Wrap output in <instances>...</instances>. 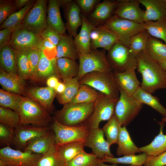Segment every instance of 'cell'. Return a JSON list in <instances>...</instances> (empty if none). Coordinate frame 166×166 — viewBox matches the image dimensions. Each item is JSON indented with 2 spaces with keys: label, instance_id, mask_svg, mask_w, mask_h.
<instances>
[{
  "label": "cell",
  "instance_id": "f5cc1de1",
  "mask_svg": "<svg viewBox=\"0 0 166 166\" xmlns=\"http://www.w3.org/2000/svg\"><path fill=\"white\" fill-rule=\"evenodd\" d=\"M144 166H166V151L156 156H148Z\"/></svg>",
  "mask_w": 166,
  "mask_h": 166
},
{
  "label": "cell",
  "instance_id": "3957f363",
  "mask_svg": "<svg viewBox=\"0 0 166 166\" xmlns=\"http://www.w3.org/2000/svg\"><path fill=\"white\" fill-rule=\"evenodd\" d=\"M94 103H68L63 105L61 109L56 112L54 119L59 123L66 125H82L92 114Z\"/></svg>",
  "mask_w": 166,
  "mask_h": 166
},
{
  "label": "cell",
  "instance_id": "db71d44e",
  "mask_svg": "<svg viewBox=\"0 0 166 166\" xmlns=\"http://www.w3.org/2000/svg\"><path fill=\"white\" fill-rule=\"evenodd\" d=\"M75 2L79 6L85 15L89 14L99 3V0H76Z\"/></svg>",
  "mask_w": 166,
  "mask_h": 166
},
{
  "label": "cell",
  "instance_id": "bcb514c9",
  "mask_svg": "<svg viewBox=\"0 0 166 166\" xmlns=\"http://www.w3.org/2000/svg\"><path fill=\"white\" fill-rule=\"evenodd\" d=\"M23 97L21 95L11 93L0 89V105L17 112Z\"/></svg>",
  "mask_w": 166,
  "mask_h": 166
},
{
  "label": "cell",
  "instance_id": "f6af8a7d",
  "mask_svg": "<svg viewBox=\"0 0 166 166\" xmlns=\"http://www.w3.org/2000/svg\"><path fill=\"white\" fill-rule=\"evenodd\" d=\"M150 36L145 29L134 35L132 38L129 46L131 52L137 55L140 52L145 50Z\"/></svg>",
  "mask_w": 166,
  "mask_h": 166
},
{
  "label": "cell",
  "instance_id": "d6986e66",
  "mask_svg": "<svg viewBox=\"0 0 166 166\" xmlns=\"http://www.w3.org/2000/svg\"><path fill=\"white\" fill-rule=\"evenodd\" d=\"M118 0H105L99 3L90 14L89 20L96 27L103 25L114 14Z\"/></svg>",
  "mask_w": 166,
  "mask_h": 166
},
{
  "label": "cell",
  "instance_id": "f1b7e54d",
  "mask_svg": "<svg viewBox=\"0 0 166 166\" xmlns=\"http://www.w3.org/2000/svg\"><path fill=\"white\" fill-rule=\"evenodd\" d=\"M160 125L159 133L148 144L139 148L140 152L145 153L148 156H156L166 151V135L163 132L165 123H159Z\"/></svg>",
  "mask_w": 166,
  "mask_h": 166
},
{
  "label": "cell",
  "instance_id": "f35d334b",
  "mask_svg": "<svg viewBox=\"0 0 166 166\" xmlns=\"http://www.w3.org/2000/svg\"><path fill=\"white\" fill-rule=\"evenodd\" d=\"M99 93V92L89 85L80 84L76 95L68 103L75 104L94 102Z\"/></svg>",
  "mask_w": 166,
  "mask_h": 166
},
{
  "label": "cell",
  "instance_id": "c3c4849f",
  "mask_svg": "<svg viewBox=\"0 0 166 166\" xmlns=\"http://www.w3.org/2000/svg\"><path fill=\"white\" fill-rule=\"evenodd\" d=\"M41 50L38 48L28 50V57L30 73V79L37 81V72L38 65Z\"/></svg>",
  "mask_w": 166,
  "mask_h": 166
},
{
  "label": "cell",
  "instance_id": "9f6ffc18",
  "mask_svg": "<svg viewBox=\"0 0 166 166\" xmlns=\"http://www.w3.org/2000/svg\"><path fill=\"white\" fill-rule=\"evenodd\" d=\"M58 77L56 76H52L48 78L46 81L47 86L54 89L59 82Z\"/></svg>",
  "mask_w": 166,
  "mask_h": 166
},
{
  "label": "cell",
  "instance_id": "4dcf8cb0",
  "mask_svg": "<svg viewBox=\"0 0 166 166\" xmlns=\"http://www.w3.org/2000/svg\"><path fill=\"white\" fill-rule=\"evenodd\" d=\"M16 56V50L10 45H6L0 48V68L7 73L18 74Z\"/></svg>",
  "mask_w": 166,
  "mask_h": 166
},
{
  "label": "cell",
  "instance_id": "7402d4cb",
  "mask_svg": "<svg viewBox=\"0 0 166 166\" xmlns=\"http://www.w3.org/2000/svg\"><path fill=\"white\" fill-rule=\"evenodd\" d=\"M47 7V24L48 26L58 33H65L66 29L60 12L61 0H49Z\"/></svg>",
  "mask_w": 166,
  "mask_h": 166
},
{
  "label": "cell",
  "instance_id": "9a60e30c",
  "mask_svg": "<svg viewBox=\"0 0 166 166\" xmlns=\"http://www.w3.org/2000/svg\"><path fill=\"white\" fill-rule=\"evenodd\" d=\"M85 146L91 148L92 152L101 160L107 156L114 157L110 151V146L105 138L102 128L89 130L85 140Z\"/></svg>",
  "mask_w": 166,
  "mask_h": 166
},
{
  "label": "cell",
  "instance_id": "680465c9",
  "mask_svg": "<svg viewBox=\"0 0 166 166\" xmlns=\"http://www.w3.org/2000/svg\"><path fill=\"white\" fill-rule=\"evenodd\" d=\"M65 89V85L63 82L59 81L57 87L54 89L57 94H61L63 93Z\"/></svg>",
  "mask_w": 166,
  "mask_h": 166
},
{
  "label": "cell",
  "instance_id": "816d5d0a",
  "mask_svg": "<svg viewBox=\"0 0 166 166\" xmlns=\"http://www.w3.org/2000/svg\"><path fill=\"white\" fill-rule=\"evenodd\" d=\"M62 34L58 33L47 26L39 35L43 39L49 41L56 46Z\"/></svg>",
  "mask_w": 166,
  "mask_h": 166
},
{
  "label": "cell",
  "instance_id": "f546056e",
  "mask_svg": "<svg viewBox=\"0 0 166 166\" xmlns=\"http://www.w3.org/2000/svg\"><path fill=\"white\" fill-rule=\"evenodd\" d=\"M117 144V154L119 156L135 155L139 148L132 140L125 126L121 127Z\"/></svg>",
  "mask_w": 166,
  "mask_h": 166
},
{
  "label": "cell",
  "instance_id": "2e32d148",
  "mask_svg": "<svg viewBox=\"0 0 166 166\" xmlns=\"http://www.w3.org/2000/svg\"><path fill=\"white\" fill-rule=\"evenodd\" d=\"M140 4L139 0H119L113 14L122 19L143 24L145 11L140 8Z\"/></svg>",
  "mask_w": 166,
  "mask_h": 166
},
{
  "label": "cell",
  "instance_id": "f907efd6",
  "mask_svg": "<svg viewBox=\"0 0 166 166\" xmlns=\"http://www.w3.org/2000/svg\"><path fill=\"white\" fill-rule=\"evenodd\" d=\"M15 128L0 123V145L2 147L13 145Z\"/></svg>",
  "mask_w": 166,
  "mask_h": 166
},
{
  "label": "cell",
  "instance_id": "7c38bea8",
  "mask_svg": "<svg viewBox=\"0 0 166 166\" xmlns=\"http://www.w3.org/2000/svg\"><path fill=\"white\" fill-rule=\"evenodd\" d=\"M42 155L15 149L10 146L0 149V160L10 166H36Z\"/></svg>",
  "mask_w": 166,
  "mask_h": 166
},
{
  "label": "cell",
  "instance_id": "74e56055",
  "mask_svg": "<svg viewBox=\"0 0 166 166\" xmlns=\"http://www.w3.org/2000/svg\"><path fill=\"white\" fill-rule=\"evenodd\" d=\"M58 152L55 144L45 154L43 155L37 162L36 166H67Z\"/></svg>",
  "mask_w": 166,
  "mask_h": 166
},
{
  "label": "cell",
  "instance_id": "b9f144b4",
  "mask_svg": "<svg viewBox=\"0 0 166 166\" xmlns=\"http://www.w3.org/2000/svg\"><path fill=\"white\" fill-rule=\"evenodd\" d=\"M146 50L156 60L166 61V44L150 36Z\"/></svg>",
  "mask_w": 166,
  "mask_h": 166
},
{
  "label": "cell",
  "instance_id": "ba28073f",
  "mask_svg": "<svg viewBox=\"0 0 166 166\" xmlns=\"http://www.w3.org/2000/svg\"><path fill=\"white\" fill-rule=\"evenodd\" d=\"M119 90L120 96L115 105L114 114L121 127H126L137 116L143 104L139 102L132 96H128Z\"/></svg>",
  "mask_w": 166,
  "mask_h": 166
},
{
  "label": "cell",
  "instance_id": "52a82bcc",
  "mask_svg": "<svg viewBox=\"0 0 166 166\" xmlns=\"http://www.w3.org/2000/svg\"><path fill=\"white\" fill-rule=\"evenodd\" d=\"M119 98L111 97L99 92L94 102L93 113L83 125L89 130L99 128L101 121L109 120L114 114Z\"/></svg>",
  "mask_w": 166,
  "mask_h": 166
},
{
  "label": "cell",
  "instance_id": "4316f807",
  "mask_svg": "<svg viewBox=\"0 0 166 166\" xmlns=\"http://www.w3.org/2000/svg\"><path fill=\"white\" fill-rule=\"evenodd\" d=\"M56 59L62 57L76 60L79 59L78 53L74 39L69 34L65 33L56 46Z\"/></svg>",
  "mask_w": 166,
  "mask_h": 166
},
{
  "label": "cell",
  "instance_id": "e7e4bbea",
  "mask_svg": "<svg viewBox=\"0 0 166 166\" xmlns=\"http://www.w3.org/2000/svg\"><path fill=\"white\" fill-rule=\"evenodd\" d=\"M165 1H166V0H165Z\"/></svg>",
  "mask_w": 166,
  "mask_h": 166
},
{
  "label": "cell",
  "instance_id": "6125c7cd",
  "mask_svg": "<svg viewBox=\"0 0 166 166\" xmlns=\"http://www.w3.org/2000/svg\"><path fill=\"white\" fill-rule=\"evenodd\" d=\"M161 121L164 122H166V117H163L162 119L161 120Z\"/></svg>",
  "mask_w": 166,
  "mask_h": 166
},
{
  "label": "cell",
  "instance_id": "e0dca14e",
  "mask_svg": "<svg viewBox=\"0 0 166 166\" xmlns=\"http://www.w3.org/2000/svg\"><path fill=\"white\" fill-rule=\"evenodd\" d=\"M136 68L137 61L124 72H113L115 79L119 89L129 96L133 95L141 84L136 74L135 69Z\"/></svg>",
  "mask_w": 166,
  "mask_h": 166
},
{
  "label": "cell",
  "instance_id": "836d02e7",
  "mask_svg": "<svg viewBox=\"0 0 166 166\" xmlns=\"http://www.w3.org/2000/svg\"><path fill=\"white\" fill-rule=\"evenodd\" d=\"M56 146L60 154L67 164L84 151L85 140L73 141Z\"/></svg>",
  "mask_w": 166,
  "mask_h": 166
},
{
  "label": "cell",
  "instance_id": "d6a6232c",
  "mask_svg": "<svg viewBox=\"0 0 166 166\" xmlns=\"http://www.w3.org/2000/svg\"><path fill=\"white\" fill-rule=\"evenodd\" d=\"M57 67L59 78L62 79L77 77L79 63L76 60L62 57L57 59Z\"/></svg>",
  "mask_w": 166,
  "mask_h": 166
},
{
  "label": "cell",
  "instance_id": "681fc988",
  "mask_svg": "<svg viewBox=\"0 0 166 166\" xmlns=\"http://www.w3.org/2000/svg\"><path fill=\"white\" fill-rule=\"evenodd\" d=\"M17 10L15 0H0V24Z\"/></svg>",
  "mask_w": 166,
  "mask_h": 166
},
{
  "label": "cell",
  "instance_id": "be15d7a7",
  "mask_svg": "<svg viewBox=\"0 0 166 166\" xmlns=\"http://www.w3.org/2000/svg\"></svg>",
  "mask_w": 166,
  "mask_h": 166
},
{
  "label": "cell",
  "instance_id": "8fae6325",
  "mask_svg": "<svg viewBox=\"0 0 166 166\" xmlns=\"http://www.w3.org/2000/svg\"><path fill=\"white\" fill-rule=\"evenodd\" d=\"M136 55L128 47L118 42L108 51L107 57L112 70L121 72L137 61Z\"/></svg>",
  "mask_w": 166,
  "mask_h": 166
},
{
  "label": "cell",
  "instance_id": "7dc6e473",
  "mask_svg": "<svg viewBox=\"0 0 166 166\" xmlns=\"http://www.w3.org/2000/svg\"><path fill=\"white\" fill-rule=\"evenodd\" d=\"M0 123L14 128L20 125V117L17 112L0 106Z\"/></svg>",
  "mask_w": 166,
  "mask_h": 166
},
{
  "label": "cell",
  "instance_id": "ac0fdd59",
  "mask_svg": "<svg viewBox=\"0 0 166 166\" xmlns=\"http://www.w3.org/2000/svg\"><path fill=\"white\" fill-rule=\"evenodd\" d=\"M57 94L55 89L48 86L31 87L25 90L27 97L39 104L49 113L53 109V102Z\"/></svg>",
  "mask_w": 166,
  "mask_h": 166
},
{
  "label": "cell",
  "instance_id": "5b68a950",
  "mask_svg": "<svg viewBox=\"0 0 166 166\" xmlns=\"http://www.w3.org/2000/svg\"><path fill=\"white\" fill-rule=\"evenodd\" d=\"M79 70L77 77L79 81L86 74L93 72L112 71L106 55V50L91 49L88 53H79Z\"/></svg>",
  "mask_w": 166,
  "mask_h": 166
},
{
  "label": "cell",
  "instance_id": "8d00e7d4",
  "mask_svg": "<svg viewBox=\"0 0 166 166\" xmlns=\"http://www.w3.org/2000/svg\"><path fill=\"white\" fill-rule=\"evenodd\" d=\"M36 1L35 0H30L24 7L13 14L0 25V29L9 28L14 30L18 28L26 14L33 6Z\"/></svg>",
  "mask_w": 166,
  "mask_h": 166
},
{
  "label": "cell",
  "instance_id": "603a6c76",
  "mask_svg": "<svg viewBox=\"0 0 166 166\" xmlns=\"http://www.w3.org/2000/svg\"><path fill=\"white\" fill-rule=\"evenodd\" d=\"M25 80L18 74L9 73L0 69V84L4 90L21 95L25 94Z\"/></svg>",
  "mask_w": 166,
  "mask_h": 166
},
{
  "label": "cell",
  "instance_id": "ee69618b",
  "mask_svg": "<svg viewBox=\"0 0 166 166\" xmlns=\"http://www.w3.org/2000/svg\"><path fill=\"white\" fill-rule=\"evenodd\" d=\"M28 50L16 51L17 74L25 80L30 79V73L28 57Z\"/></svg>",
  "mask_w": 166,
  "mask_h": 166
},
{
  "label": "cell",
  "instance_id": "60d3db41",
  "mask_svg": "<svg viewBox=\"0 0 166 166\" xmlns=\"http://www.w3.org/2000/svg\"><path fill=\"white\" fill-rule=\"evenodd\" d=\"M143 25L150 36L162 40L166 44V18L155 21H145Z\"/></svg>",
  "mask_w": 166,
  "mask_h": 166
},
{
  "label": "cell",
  "instance_id": "7bdbcfd3",
  "mask_svg": "<svg viewBox=\"0 0 166 166\" xmlns=\"http://www.w3.org/2000/svg\"><path fill=\"white\" fill-rule=\"evenodd\" d=\"M101 160L92 152L82 151L67 163V166H99Z\"/></svg>",
  "mask_w": 166,
  "mask_h": 166
},
{
  "label": "cell",
  "instance_id": "d4e9b609",
  "mask_svg": "<svg viewBox=\"0 0 166 166\" xmlns=\"http://www.w3.org/2000/svg\"><path fill=\"white\" fill-rule=\"evenodd\" d=\"M146 8L144 22L157 21L166 18L165 0H139Z\"/></svg>",
  "mask_w": 166,
  "mask_h": 166
},
{
  "label": "cell",
  "instance_id": "4fadbf2b",
  "mask_svg": "<svg viewBox=\"0 0 166 166\" xmlns=\"http://www.w3.org/2000/svg\"><path fill=\"white\" fill-rule=\"evenodd\" d=\"M39 34L25 29H17L13 31L8 45L16 51L27 50L38 48L43 39Z\"/></svg>",
  "mask_w": 166,
  "mask_h": 166
},
{
  "label": "cell",
  "instance_id": "9c48e42d",
  "mask_svg": "<svg viewBox=\"0 0 166 166\" xmlns=\"http://www.w3.org/2000/svg\"><path fill=\"white\" fill-rule=\"evenodd\" d=\"M47 0H37L17 29H25L40 34L47 26Z\"/></svg>",
  "mask_w": 166,
  "mask_h": 166
},
{
  "label": "cell",
  "instance_id": "cb8c5ba5",
  "mask_svg": "<svg viewBox=\"0 0 166 166\" xmlns=\"http://www.w3.org/2000/svg\"><path fill=\"white\" fill-rule=\"evenodd\" d=\"M54 132L50 128L44 134L29 143L23 151L43 155L55 144Z\"/></svg>",
  "mask_w": 166,
  "mask_h": 166
},
{
  "label": "cell",
  "instance_id": "d590c367",
  "mask_svg": "<svg viewBox=\"0 0 166 166\" xmlns=\"http://www.w3.org/2000/svg\"><path fill=\"white\" fill-rule=\"evenodd\" d=\"M148 156L144 153L136 155H125L121 157H115L106 156L101 160L103 163L107 162L112 164H125L135 166H142L144 165Z\"/></svg>",
  "mask_w": 166,
  "mask_h": 166
},
{
  "label": "cell",
  "instance_id": "e575fe53",
  "mask_svg": "<svg viewBox=\"0 0 166 166\" xmlns=\"http://www.w3.org/2000/svg\"><path fill=\"white\" fill-rule=\"evenodd\" d=\"M65 85L64 92L61 94H57V98L59 103L64 105L70 102L77 93L80 84L77 77L63 79Z\"/></svg>",
  "mask_w": 166,
  "mask_h": 166
},
{
  "label": "cell",
  "instance_id": "8992f818",
  "mask_svg": "<svg viewBox=\"0 0 166 166\" xmlns=\"http://www.w3.org/2000/svg\"><path fill=\"white\" fill-rule=\"evenodd\" d=\"M117 36L119 42L129 47L131 40L136 34L145 29L143 24L122 19L113 14L103 25Z\"/></svg>",
  "mask_w": 166,
  "mask_h": 166
},
{
  "label": "cell",
  "instance_id": "44dd1931",
  "mask_svg": "<svg viewBox=\"0 0 166 166\" xmlns=\"http://www.w3.org/2000/svg\"><path fill=\"white\" fill-rule=\"evenodd\" d=\"M64 8L65 17L66 21L65 24L66 30L69 34L74 38L77 34L78 29L82 24L81 10L75 1L73 0Z\"/></svg>",
  "mask_w": 166,
  "mask_h": 166
},
{
  "label": "cell",
  "instance_id": "5bb4252c",
  "mask_svg": "<svg viewBox=\"0 0 166 166\" xmlns=\"http://www.w3.org/2000/svg\"><path fill=\"white\" fill-rule=\"evenodd\" d=\"M50 128L31 125H21L15 129L13 145L17 149L22 150L34 140L42 135Z\"/></svg>",
  "mask_w": 166,
  "mask_h": 166
},
{
  "label": "cell",
  "instance_id": "11a10c76",
  "mask_svg": "<svg viewBox=\"0 0 166 166\" xmlns=\"http://www.w3.org/2000/svg\"><path fill=\"white\" fill-rule=\"evenodd\" d=\"M13 30L5 28L0 30V49L8 45L11 38Z\"/></svg>",
  "mask_w": 166,
  "mask_h": 166
},
{
  "label": "cell",
  "instance_id": "277c9868",
  "mask_svg": "<svg viewBox=\"0 0 166 166\" xmlns=\"http://www.w3.org/2000/svg\"><path fill=\"white\" fill-rule=\"evenodd\" d=\"M80 84L86 85L109 97L118 98L120 91L113 73L95 71L85 75L80 80Z\"/></svg>",
  "mask_w": 166,
  "mask_h": 166
},
{
  "label": "cell",
  "instance_id": "83f0119b",
  "mask_svg": "<svg viewBox=\"0 0 166 166\" xmlns=\"http://www.w3.org/2000/svg\"><path fill=\"white\" fill-rule=\"evenodd\" d=\"M52 76L59 77L57 67V59L50 57L41 50L38 65L37 81H43Z\"/></svg>",
  "mask_w": 166,
  "mask_h": 166
},
{
  "label": "cell",
  "instance_id": "6da1fadb",
  "mask_svg": "<svg viewBox=\"0 0 166 166\" xmlns=\"http://www.w3.org/2000/svg\"><path fill=\"white\" fill-rule=\"evenodd\" d=\"M137 68L142 77L141 87L151 93L166 88V71L146 50L136 55Z\"/></svg>",
  "mask_w": 166,
  "mask_h": 166
},
{
  "label": "cell",
  "instance_id": "91938a15",
  "mask_svg": "<svg viewBox=\"0 0 166 166\" xmlns=\"http://www.w3.org/2000/svg\"><path fill=\"white\" fill-rule=\"evenodd\" d=\"M156 60L159 62L163 69L166 71V61L160 60Z\"/></svg>",
  "mask_w": 166,
  "mask_h": 166
},
{
  "label": "cell",
  "instance_id": "1f68e13d",
  "mask_svg": "<svg viewBox=\"0 0 166 166\" xmlns=\"http://www.w3.org/2000/svg\"><path fill=\"white\" fill-rule=\"evenodd\" d=\"M132 97L141 104H145L156 110L164 117H166V109L162 105L157 97L144 90L140 86Z\"/></svg>",
  "mask_w": 166,
  "mask_h": 166
},
{
  "label": "cell",
  "instance_id": "6f0895ef",
  "mask_svg": "<svg viewBox=\"0 0 166 166\" xmlns=\"http://www.w3.org/2000/svg\"><path fill=\"white\" fill-rule=\"evenodd\" d=\"M30 0H15V3L17 10H19L24 7Z\"/></svg>",
  "mask_w": 166,
  "mask_h": 166
},
{
  "label": "cell",
  "instance_id": "ab89813d",
  "mask_svg": "<svg viewBox=\"0 0 166 166\" xmlns=\"http://www.w3.org/2000/svg\"><path fill=\"white\" fill-rule=\"evenodd\" d=\"M121 126L114 114L102 128L106 140L111 146L117 143Z\"/></svg>",
  "mask_w": 166,
  "mask_h": 166
},
{
  "label": "cell",
  "instance_id": "94428289",
  "mask_svg": "<svg viewBox=\"0 0 166 166\" xmlns=\"http://www.w3.org/2000/svg\"><path fill=\"white\" fill-rule=\"evenodd\" d=\"M99 166H118L117 165V164H112L111 165H108V164H105V163L101 162L100 163L99 165ZM129 166H135L130 165Z\"/></svg>",
  "mask_w": 166,
  "mask_h": 166
},
{
  "label": "cell",
  "instance_id": "30bf717a",
  "mask_svg": "<svg viewBox=\"0 0 166 166\" xmlns=\"http://www.w3.org/2000/svg\"><path fill=\"white\" fill-rule=\"evenodd\" d=\"M50 128L54 133L55 144L57 146L73 141L85 140L89 131L85 125H66L54 119Z\"/></svg>",
  "mask_w": 166,
  "mask_h": 166
},
{
  "label": "cell",
  "instance_id": "ffe728a7",
  "mask_svg": "<svg viewBox=\"0 0 166 166\" xmlns=\"http://www.w3.org/2000/svg\"><path fill=\"white\" fill-rule=\"evenodd\" d=\"M82 23L81 30L74 38V42L79 53H89L90 50L91 35L96 27L89 20L86 16L81 14Z\"/></svg>",
  "mask_w": 166,
  "mask_h": 166
},
{
  "label": "cell",
  "instance_id": "484cf974",
  "mask_svg": "<svg viewBox=\"0 0 166 166\" xmlns=\"http://www.w3.org/2000/svg\"><path fill=\"white\" fill-rule=\"evenodd\" d=\"M97 36L90 42V49L102 48L109 51L116 43L119 42L116 34L110 30L98 26L94 30Z\"/></svg>",
  "mask_w": 166,
  "mask_h": 166
},
{
  "label": "cell",
  "instance_id": "7a4b0ae2",
  "mask_svg": "<svg viewBox=\"0 0 166 166\" xmlns=\"http://www.w3.org/2000/svg\"><path fill=\"white\" fill-rule=\"evenodd\" d=\"M17 112L20 117V125L49 127L52 120L49 113L39 104L27 97H23Z\"/></svg>",
  "mask_w": 166,
  "mask_h": 166
}]
</instances>
